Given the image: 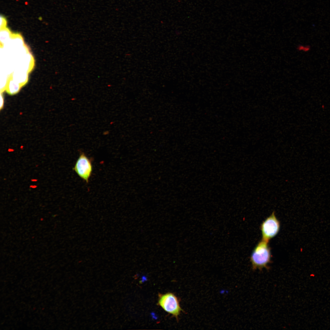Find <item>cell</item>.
Returning <instances> with one entry per match:
<instances>
[{
    "mask_svg": "<svg viewBox=\"0 0 330 330\" xmlns=\"http://www.w3.org/2000/svg\"><path fill=\"white\" fill-rule=\"evenodd\" d=\"M268 242L262 240L254 248L250 257L252 269L261 270L268 269V264L271 262V254Z\"/></svg>",
    "mask_w": 330,
    "mask_h": 330,
    "instance_id": "obj_1",
    "label": "cell"
},
{
    "mask_svg": "<svg viewBox=\"0 0 330 330\" xmlns=\"http://www.w3.org/2000/svg\"><path fill=\"white\" fill-rule=\"evenodd\" d=\"M158 303L164 310L178 320V316L183 310L178 299L174 294L168 292L163 294H159Z\"/></svg>",
    "mask_w": 330,
    "mask_h": 330,
    "instance_id": "obj_2",
    "label": "cell"
},
{
    "mask_svg": "<svg viewBox=\"0 0 330 330\" xmlns=\"http://www.w3.org/2000/svg\"><path fill=\"white\" fill-rule=\"evenodd\" d=\"M280 228V222L273 212L261 225L262 240L269 242L270 240L277 234Z\"/></svg>",
    "mask_w": 330,
    "mask_h": 330,
    "instance_id": "obj_3",
    "label": "cell"
},
{
    "mask_svg": "<svg viewBox=\"0 0 330 330\" xmlns=\"http://www.w3.org/2000/svg\"><path fill=\"white\" fill-rule=\"evenodd\" d=\"M73 170L81 178L88 183L92 171L90 159L82 153L77 160Z\"/></svg>",
    "mask_w": 330,
    "mask_h": 330,
    "instance_id": "obj_4",
    "label": "cell"
},
{
    "mask_svg": "<svg viewBox=\"0 0 330 330\" xmlns=\"http://www.w3.org/2000/svg\"><path fill=\"white\" fill-rule=\"evenodd\" d=\"M0 22L1 26H2V27L5 25L6 22L5 18L1 16L0 17Z\"/></svg>",
    "mask_w": 330,
    "mask_h": 330,
    "instance_id": "obj_5",
    "label": "cell"
},
{
    "mask_svg": "<svg viewBox=\"0 0 330 330\" xmlns=\"http://www.w3.org/2000/svg\"><path fill=\"white\" fill-rule=\"evenodd\" d=\"M0 108L1 109L3 107L4 104V99L2 96L0 95Z\"/></svg>",
    "mask_w": 330,
    "mask_h": 330,
    "instance_id": "obj_6",
    "label": "cell"
}]
</instances>
